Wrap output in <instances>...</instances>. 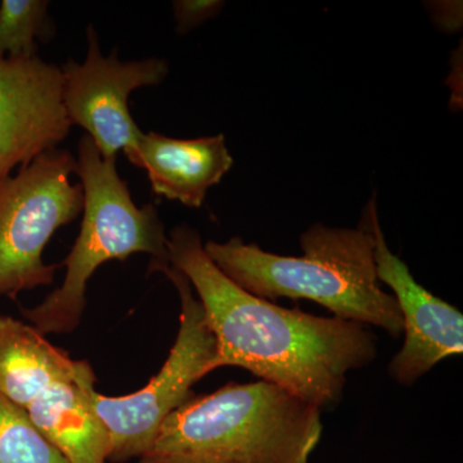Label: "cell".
Wrapping results in <instances>:
<instances>
[{
  "mask_svg": "<svg viewBox=\"0 0 463 463\" xmlns=\"http://www.w3.org/2000/svg\"><path fill=\"white\" fill-rule=\"evenodd\" d=\"M87 39L84 62L69 60L61 67L67 118L83 128L103 158H116L120 151L128 156L145 133L130 114V94L163 83L169 63L156 57L123 62L116 50L103 56L93 26L88 27Z\"/></svg>",
  "mask_w": 463,
  "mask_h": 463,
  "instance_id": "7",
  "label": "cell"
},
{
  "mask_svg": "<svg viewBox=\"0 0 463 463\" xmlns=\"http://www.w3.org/2000/svg\"><path fill=\"white\" fill-rule=\"evenodd\" d=\"M301 257H282L233 237L203 243L207 257L255 297L315 301L334 317L373 326L392 337L403 335L397 300L381 288L374 240L364 215L359 228L313 224L301 234Z\"/></svg>",
  "mask_w": 463,
  "mask_h": 463,
  "instance_id": "2",
  "label": "cell"
},
{
  "mask_svg": "<svg viewBox=\"0 0 463 463\" xmlns=\"http://www.w3.org/2000/svg\"><path fill=\"white\" fill-rule=\"evenodd\" d=\"M76 157L50 149L0 181V298L48 286L62 265L43 252L61 227L83 213L80 183H71Z\"/></svg>",
  "mask_w": 463,
  "mask_h": 463,
  "instance_id": "5",
  "label": "cell"
},
{
  "mask_svg": "<svg viewBox=\"0 0 463 463\" xmlns=\"http://www.w3.org/2000/svg\"><path fill=\"white\" fill-rule=\"evenodd\" d=\"M127 157L147 173L154 194L194 209L203 206L207 191L221 183L233 166L223 134L175 139L143 133Z\"/></svg>",
  "mask_w": 463,
  "mask_h": 463,
  "instance_id": "10",
  "label": "cell"
},
{
  "mask_svg": "<svg viewBox=\"0 0 463 463\" xmlns=\"http://www.w3.org/2000/svg\"><path fill=\"white\" fill-rule=\"evenodd\" d=\"M322 411L267 383H231L166 417L141 463H309Z\"/></svg>",
  "mask_w": 463,
  "mask_h": 463,
  "instance_id": "3",
  "label": "cell"
},
{
  "mask_svg": "<svg viewBox=\"0 0 463 463\" xmlns=\"http://www.w3.org/2000/svg\"><path fill=\"white\" fill-rule=\"evenodd\" d=\"M96 374L85 364L75 380L61 381L29 404L30 421L70 463H109V437L90 392Z\"/></svg>",
  "mask_w": 463,
  "mask_h": 463,
  "instance_id": "11",
  "label": "cell"
},
{
  "mask_svg": "<svg viewBox=\"0 0 463 463\" xmlns=\"http://www.w3.org/2000/svg\"><path fill=\"white\" fill-rule=\"evenodd\" d=\"M0 463H70L23 408L0 392Z\"/></svg>",
  "mask_w": 463,
  "mask_h": 463,
  "instance_id": "14",
  "label": "cell"
},
{
  "mask_svg": "<svg viewBox=\"0 0 463 463\" xmlns=\"http://www.w3.org/2000/svg\"><path fill=\"white\" fill-rule=\"evenodd\" d=\"M76 175L84 194L83 221L71 251L61 265L62 285L43 303L21 310L43 335L70 334L78 328L87 307L90 277L106 261L151 255L149 273L169 264L167 236L156 207H138L128 183L118 175L116 158H103L90 137L79 142Z\"/></svg>",
  "mask_w": 463,
  "mask_h": 463,
  "instance_id": "4",
  "label": "cell"
},
{
  "mask_svg": "<svg viewBox=\"0 0 463 463\" xmlns=\"http://www.w3.org/2000/svg\"><path fill=\"white\" fill-rule=\"evenodd\" d=\"M163 273L181 298L179 331L160 373L147 385L124 397L90 392L94 412L109 437V462L124 463L142 456L154 444L167 416L192 397L191 389L203 379L215 356L214 335L184 274L167 264Z\"/></svg>",
  "mask_w": 463,
  "mask_h": 463,
  "instance_id": "6",
  "label": "cell"
},
{
  "mask_svg": "<svg viewBox=\"0 0 463 463\" xmlns=\"http://www.w3.org/2000/svg\"><path fill=\"white\" fill-rule=\"evenodd\" d=\"M364 215L373 234L377 279L392 289L403 321V346L390 362L389 373L410 386L444 359L462 355L463 315L420 285L407 264L390 250L374 201Z\"/></svg>",
  "mask_w": 463,
  "mask_h": 463,
  "instance_id": "8",
  "label": "cell"
},
{
  "mask_svg": "<svg viewBox=\"0 0 463 463\" xmlns=\"http://www.w3.org/2000/svg\"><path fill=\"white\" fill-rule=\"evenodd\" d=\"M167 259L191 283L214 335L207 373L243 368L323 412L343 398L347 374L377 358V340L367 326L288 309L241 288L207 257L190 225L170 232Z\"/></svg>",
  "mask_w": 463,
  "mask_h": 463,
  "instance_id": "1",
  "label": "cell"
},
{
  "mask_svg": "<svg viewBox=\"0 0 463 463\" xmlns=\"http://www.w3.org/2000/svg\"><path fill=\"white\" fill-rule=\"evenodd\" d=\"M71 127L61 67L39 56H0V181L57 148Z\"/></svg>",
  "mask_w": 463,
  "mask_h": 463,
  "instance_id": "9",
  "label": "cell"
},
{
  "mask_svg": "<svg viewBox=\"0 0 463 463\" xmlns=\"http://www.w3.org/2000/svg\"><path fill=\"white\" fill-rule=\"evenodd\" d=\"M224 3L218 0H178L173 2L176 32L184 35L216 16Z\"/></svg>",
  "mask_w": 463,
  "mask_h": 463,
  "instance_id": "15",
  "label": "cell"
},
{
  "mask_svg": "<svg viewBox=\"0 0 463 463\" xmlns=\"http://www.w3.org/2000/svg\"><path fill=\"white\" fill-rule=\"evenodd\" d=\"M87 364L58 349L33 326L0 316V392L24 411L54 383L75 380Z\"/></svg>",
  "mask_w": 463,
  "mask_h": 463,
  "instance_id": "12",
  "label": "cell"
},
{
  "mask_svg": "<svg viewBox=\"0 0 463 463\" xmlns=\"http://www.w3.org/2000/svg\"><path fill=\"white\" fill-rule=\"evenodd\" d=\"M47 0H2L0 3V56H38L39 42L54 36Z\"/></svg>",
  "mask_w": 463,
  "mask_h": 463,
  "instance_id": "13",
  "label": "cell"
}]
</instances>
